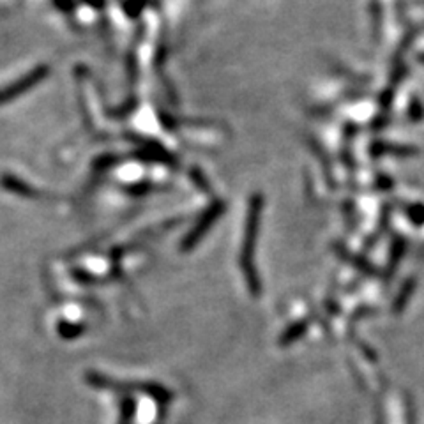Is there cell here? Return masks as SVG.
Masks as SVG:
<instances>
[{"label": "cell", "instance_id": "obj_1", "mask_svg": "<svg viewBox=\"0 0 424 424\" xmlns=\"http://www.w3.org/2000/svg\"><path fill=\"white\" fill-rule=\"evenodd\" d=\"M260 214H262V197L255 195L251 197L248 209V219H246V231H244V244H242L241 251V267L244 273L246 285L253 297H258L262 285H260V277L256 274L255 265V248H256V235H258L260 227Z\"/></svg>", "mask_w": 424, "mask_h": 424}, {"label": "cell", "instance_id": "obj_2", "mask_svg": "<svg viewBox=\"0 0 424 424\" xmlns=\"http://www.w3.org/2000/svg\"><path fill=\"white\" fill-rule=\"evenodd\" d=\"M87 382L91 386L98 387V389L117 391L122 396H130L131 393H144L147 396H151L152 400L158 401L161 407H166V405H170L173 401L172 391L156 382H119V380H113L110 377L103 375V373L96 372L87 373Z\"/></svg>", "mask_w": 424, "mask_h": 424}, {"label": "cell", "instance_id": "obj_3", "mask_svg": "<svg viewBox=\"0 0 424 424\" xmlns=\"http://www.w3.org/2000/svg\"><path fill=\"white\" fill-rule=\"evenodd\" d=\"M221 211H223V205L221 204H214L212 207H209L207 211H205L204 216L200 217V221H198L197 224H195L193 230L190 231V235L186 237V241L183 242V249H191L195 244H197L198 241L202 239V235L205 234V231L211 228V224H214V221L219 217Z\"/></svg>", "mask_w": 424, "mask_h": 424}, {"label": "cell", "instance_id": "obj_4", "mask_svg": "<svg viewBox=\"0 0 424 424\" xmlns=\"http://www.w3.org/2000/svg\"><path fill=\"white\" fill-rule=\"evenodd\" d=\"M308 327H309L308 320H299V322L292 323V326L280 336V341H277L280 347H290V345H294L295 341L301 340V338L308 333Z\"/></svg>", "mask_w": 424, "mask_h": 424}, {"label": "cell", "instance_id": "obj_5", "mask_svg": "<svg viewBox=\"0 0 424 424\" xmlns=\"http://www.w3.org/2000/svg\"><path fill=\"white\" fill-rule=\"evenodd\" d=\"M414 288H416V281L414 280L405 281V285L401 287V290L398 292V297H396V301H394V304H393L394 315H400V313L403 311L405 308H407L408 301H411L412 294H414Z\"/></svg>", "mask_w": 424, "mask_h": 424}, {"label": "cell", "instance_id": "obj_6", "mask_svg": "<svg viewBox=\"0 0 424 424\" xmlns=\"http://www.w3.org/2000/svg\"><path fill=\"white\" fill-rule=\"evenodd\" d=\"M405 424H418V416H416L414 401L411 396L405 398Z\"/></svg>", "mask_w": 424, "mask_h": 424}]
</instances>
